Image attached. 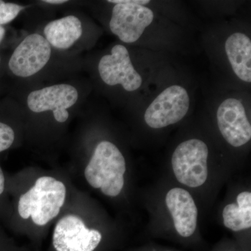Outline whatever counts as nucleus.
Returning a JSON list of instances; mask_svg holds the SVG:
<instances>
[{"label":"nucleus","instance_id":"obj_4","mask_svg":"<svg viewBox=\"0 0 251 251\" xmlns=\"http://www.w3.org/2000/svg\"><path fill=\"white\" fill-rule=\"evenodd\" d=\"M189 105V96L186 89L181 86H171L150 104L145 112V122L153 128L174 125L186 116Z\"/></svg>","mask_w":251,"mask_h":251},{"label":"nucleus","instance_id":"obj_15","mask_svg":"<svg viewBox=\"0 0 251 251\" xmlns=\"http://www.w3.org/2000/svg\"><path fill=\"white\" fill-rule=\"evenodd\" d=\"M23 9L21 5L0 0V26L11 22Z\"/></svg>","mask_w":251,"mask_h":251},{"label":"nucleus","instance_id":"obj_20","mask_svg":"<svg viewBox=\"0 0 251 251\" xmlns=\"http://www.w3.org/2000/svg\"><path fill=\"white\" fill-rule=\"evenodd\" d=\"M0 61H1V59H0Z\"/></svg>","mask_w":251,"mask_h":251},{"label":"nucleus","instance_id":"obj_2","mask_svg":"<svg viewBox=\"0 0 251 251\" xmlns=\"http://www.w3.org/2000/svg\"><path fill=\"white\" fill-rule=\"evenodd\" d=\"M125 157L121 151L108 141L97 145L93 156L86 167L85 176L87 182L94 188L110 197H116L125 184Z\"/></svg>","mask_w":251,"mask_h":251},{"label":"nucleus","instance_id":"obj_3","mask_svg":"<svg viewBox=\"0 0 251 251\" xmlns=\"http://www.w3.org/2000/svg\"><path fill=\"white\" fill-rule=\"evenodd\" d=\"M208 155L209 150L202 140L191 139L180 144L172 157L176 179L189 187L204 184L208 176Z\"/></svg>","mask_w":251,"mask_h":251},{"label":"nucleus","instance_id":"obj_21","mask_svg":"<svg viewBox=\"0 0 251 251\" xmlns=\"http://www.w3.org/2000/svg\"></svg>","mask_w":251,"mask_h":251},{"label":"nucleus","instance_id":"obj_11","mask_svg":"<svg viewBox=\"0 0 251 251\" xmlns=\"http://www.w3.org/2000/svg\"><path fill=\"white\" fill-rule=\"evenodd\" d=\"M166 202L176 232L183 237L193 235L197 227L198 209L191 195L183 188H174L167 193Z\"/></svg>","mask_w":251,"mask_h":251},{"label":"nucleus","instance_id":"obj_1","mask_svg":"<svg viewBox=\"0 0 251 251\" xmlns=\"http://www.w3.org/2000/svg\"><path fill=\"white\" fill-rule=\"evenodd\" d=\"M67 188L62 181L51 176H42L20 197L18 214L24 219L31 216L37 226H45L58 215L65 202Z\"/></svg>","mask_w":251,"mask_h":251},{"label":"nucleus","instance_id":"obj_9","mask_svg":"<svg viewBox=\"0 0 251 251\" xmlns=\"http://www.w3.org/2000/svg\"><path fill=\"white\" fill-rule=\"evenodd\" d=\"M78 92L74 86L60 84L33 91L28 96L29 110L36 113L52 111L56 121L63 123L69 118L67 109L76 103Z\"/></svg>","mask_w":251,"mask_h":251},{"label":"nucleus","instance_id":"obj_13","mask_svg":"<svg viewBox=\"0 0 251 251\" xmlns=\"http://www.w3.org/2000/svg\"><path fill=\"white\" fill-rule=\"evenodd\" d=\"M44 34L50 46L59 50L68 49L82 36V23L76 16H66L46 25Z\"/></svg>","mask_w":251,"mask_h":251},{"label":"nucleus","instance_id":"obj_8","mask_svg":"<svg viewBox=\"0 0 251 251\" xmlns=\"http://www.w3.org/2000/svg\"><path fill=\"white\" fill-rule=\"evenodd\" d=\"M98 68L102 80L108 85H121L125 90L133 92L142 85V77L133 67L125 46H114L111 54L100 59Z\"/></svg>","mask_w":251,"mask_h":251},{"label":"nucleus","instance_id":"obj_5","mask_svg":"<svg viewBox=\"0 0 251 251\" xmlns=\"http://www.w3.org/2000/svg\"><path fill=\"white\" fill-rule=\"evenodd\" d=\"M115 4L110 22V30L125 43H134L152 23L153 13L151 9L125 0H110Z\"/></svg>","mask_w":251,"mask_h":251},{"label":"nucleus","instance_id":"obj_17","mask_svg":"<svg viewBox=\"0 0 251 251\" xmlns=\"http://www.w3.org/2000/svg\"><path fill=\"white\" fill-rule=\"evenodd\" d=\"M5 188H6V179H5L4 172L0 166V197L4 194Z\"/></svg>","mask_w":251,"mask_h":251},{"label":"nucleus","instance_id":"obj_7","mask_svg":"<svg viewBox=\"0 0 251 251\" xmlns=\"http://www.w3.org/2000/svg\"><path fill=\"white\" fill-rule=\"evenodd\" d=\"M101 239L99 231L87 228L80 218L69 215L56 225L52 242L57 251H94Z\"/></svg>","mask_w":251,"mask_h":251},{"label":"nucleus","instance_id":"obj_18","mask_svg":"<svg viewBox=\"0 0 251 251\" xmlns=\"http://www.w3.org/2000/svg\"><path fill=\"white\" fill-rule=\"evenodd\" d=\"M44 2L48 3V4H60L67 2V1L66 0H45Z\"/></svg>","mask_w":251,"mask_h":251},{"label":"nucleus","instance_id":"obj_16","mask_svg":"<svg viewBox=\"0 0 251 251\" xmlns=\"http://www.w3.org/2000/svg\"><path fill=\"white\" fill-rule=\"evenodd\" d=\"M15 140L14 130L10 126L0 122V153L11 148Z\"/></svg>","mask_w":251,"mask_h":251},{"label":"nucleus","instance_id":"obj_6","mask_svg":"<svg viewBox=\"0 0 251 251\" xmlns=\"http://www.w3.org/2000/svg\"><path fill=\"white\" fill-rule=\"evenodd\" d=\"M51 46L46 38L38 34L27 36L11 55L9 67L18 77L31 76L40 72L50 58Z\"/></svg>","mask_w":251,"mask_h":251},{"label":"nucleus","instance_id":"obj_14","mask_svg":"<svg viewBox=\"0 0 251 251\" xmlns=\"http://www.w3.org/2000/svg\"><path fill=\"white\" fill-rule=\"evenodd\" d=\"M237 205L229 204L225 206L223 217L225 226L233 231L244 230L251 227V193H239Z\"/></svg>","mask_w":251,"mask_h":251},{"label":"nucleus","instance_id":"obj_12","mask_svg":"<svg viewBox=\"0 0 251 251\" xmlns=\"http://www.w3.org/2000/svg\"><path fill=\"white\" fill-rule=\"evenodd\" d=\"M226 54L236 75L244 82H251V41L242 33H234L225 44Z\"/></svg>","mask_w":251,"mask_h":251},{"label":"nucleus","instance_id":"obj_19","mask_svg":"<svg viewBox=\"0 0 251 251\" xmlns=\"http://www.w3.org/2000/svg\"><path fill=\"white\" fill-rule=\"evenodd\" d=\"M5 35V29L4 28L2 27V26H0V43L1 41L3 40L4 39Z\"/></svg>","mask_w":251,"mask_h":251},{"label":"nucleus","instance_id":"obj_10","mask_svg":"<svg viewBox=\"0 0 251 251\" xmlns=\"http://www.w3.org/2000/svg\"><path fill=\"white\" fill-rule=\"evenodd\" d=\"M218 126L221 134L232 146H242L250 141L251 126L242 102L229 98L221 103L217 110Z\"/></svg>","mask_w":251,"mask_h":251}]
</instances>
